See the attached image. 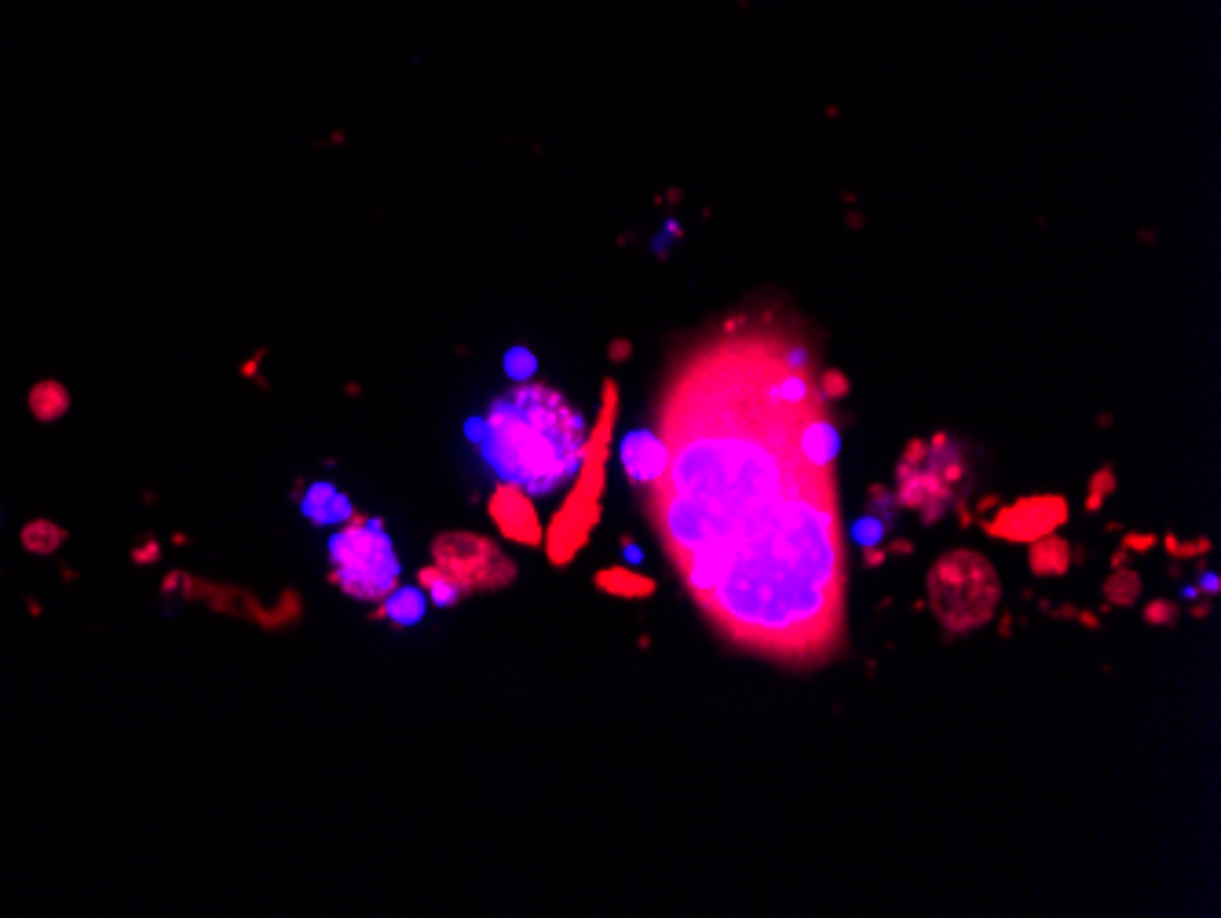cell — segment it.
<instances>
[{
  "label": "cell",
  "instance_id": "9c48e42d",
  "mask_svg": "<svg viewBox=\"0 0 1221 918\" xmlns=\"http://www.w3.org/2000/svg\"><path fill=\"white\" fill-rule=\"evenodd\" d=\"M669 447L666 439L655 432H629L622 439V465H626L633 483H655L666 472Z\"/></svg>",
  "mask_w": 1221,
  "mask_h": 918
},
{
  "label": "cell",
  "instance_id": "4fadbf2b",
  "mask_svg": "<svg viewBox=\"0 0 1221 918\" xmlns=\"http://www.w3.org/2000/svg\"><path fill=\"white\" fill-rule=\"evenodd\" d=\"M70 542V531L63 524H55V520H30V524H22L19 531V545L26 549L30 556H55L63 545Z\"/></svg>",
  "mask_w": 1221,
  "mask_h": 918
},
{
  "label": "cell",
  "instance_id": "7c38bea8",
  "mask_svg": "<svg viewBox=\"0 0 1221 918\" xmlns=\"http://www.w3.org/2000/svg\"><path fill=\"white\" fill-rule=\"evenodd\" d=\"M425 589L421 586H395L388 597L381 600V611L384 619L395 622V626H417V622L425 619Z\"/></svg>",
  "mask_w": 1221,
  "mask_h": 918
},
{
  "label": "cell",
  "instance_id": "8992f818",
  "mask_svg": "<svg viewBox=\"0 0 1221 918\" xmlns=\"http://www.w3.org/2000/svg\"><path fill=\"white\" fill-rule=\"evenodd\" d=\"M611 399L615 392L607 388V410L600 417V428H596V436L589 439V450H585V458H589V480H582V487L574 491V498L567 502L560 516H556L553 524V534H549V553H553L556 564H567L574 553H578V545L589 538V527L596 520V509H600V483H604V443H607V428H611Z\"/></svg>",
  "mask_w": 1221,
  "mask_h": 918
},
{
  "label": "cell",
  "instance_id": "8fae6325",
  "mask_svg": "<svg viewBox=\"0 0 1221 918\" xmlns=\"http://www.w3.org/2000/svg\"><path fill=\"white\" fill-rule=\"evenodd\" d=\"M70 406H74V395L63 381H55V377H44L37 385H30L26 392V410L37 425H55V421H63L70 414Z\"/></svg>",
  "mask_w": 1221,
  "mask_h": 918
},
{
  "label": "cell",
  "instance_id": "2e32d148",
  "mask_svg": "<svg viewBox=\"0 0 1221 918\" xmlns=\"http://www.w3.org/2000/svg\"><path fill=\"white\" fill-rule=\"evenodd\" d=\"M505 374H509V381H516V385L534 381V374H538V359H534L531 348H512V352L505 355Z\"/></svg>",
  "mask_w": 1221,
  "mask_h": 918
},
{
  "label": "cell",
  "instance_id": "9a60e30c",
  "mask_svg": "<svg viewBox=\"0 0 1221 918\" xmlns=\"http://www.w3.org/2000/svg\"><path fill=\"white\" fill-rule=\"evenodd\" d=\"M596 586L607 589V593H618V597H651V589H655L648 578L629 575L622 567H615V571H600V575H596Z\"/></svg>",
  "mask_w": 1221,
  "mask_h": 918
},
{
  "label": "cell",
  "instance_id": "ba28073f",
  "mask_svg": "<svg viewBox=\"0 0 1221 918\" xmlns=\"http://www.w3.org/2000/svg\"><path fill=\"white\" fill-rule=\"evenodd\" d=\"M1064 520L1061 498H1031V502L1009 505L1006 513L995 520L991 531L1002 538H1042Z\"/></svg>",
  "mask_w": 1221,
  "mask_h": 918
},
{
  "label": "cell",
  "instance_id": "5bb4252c",
  "mask_svg": "<svg viewBox=\"0 0 1221 918\" xmlns=\"http://www.w3.org/2000/svg\"><path fill=\"white\" fill-rule=\"evenodd\" d=\"M417 586L425 589V597L432 600V604H439V608H454L457 600L465 597V589L457 586V582H454L450 575H443V571H439L436 564L425 567V571L417 575Z\"/></svg>",
  "mask_w": 1221,
  "mask_h": 918
},
{
  "label": "cell",
  "instance_id": "3957f363",
  "mask_svg": "<svg viewBox=\"0 0 1221 918\" xmlns=\"http://www.w3.org/2000/svg\"><path fill=\"white\" fill-rule=\"evenodd\" d=\"M929 608L947 633H973L995 619L1002 586L995 567L973 549L944 553L925 578Z\"/></svg>",
  "mask_w": 1221,
  "mask_h": 918
},
{
  "label": "cell",
  "instance_id": "6da1fadb",
  "mask_svg": "<svg viewBox=\"0 0 1221 918\" xmlns=\"http://www.w3.org/2000/svg\"><path fill=\"white\" fill-rule=\"evenodd\" d=\"M659 527L706 615L735 644L816 659L841 633L838 428L801 348L713 352L666 417Z\"/></svg>",
  "mask_w": 1221,
  "mask_h": 918
},
{
  "label": "cell",
  "instance_id": "e0dca14e",
  "mask_svg": "<svg viewBox=\"0 0 1221 918\" xmlns=\"http://www.w3.org/2000/svg\"><path fill=\"white\" fill-rule=\"evenodd\" d=\"M132 560H136V564H154V560H158V545L154 542L136 545V549H132Z\"/></svg>",
  "mask_w": 1221,
  "mask_h": 918
},
{
  "label": "cell",
  "instance_id": "7a4b0ae2",
  "mask_svg": "<svg viewBox=\"0 0 1221 918\" xmlns=\"http://www.w3.org/2000/svg\"><path fill=\"white\" fill-rule=\"evenodd\" d=\"M487 465L501 483L527 498L556 494L578 476L589 450L585 417L549 385H516L494 399L483 421L472 425Z\"/></svg>",
  "mask_w": 1221,
  "mask_h": 918
},
{
  "label": "cell",
  "instance_id": "5b68a950",
  "mask_svg": "<svg viewBox=\"0 0 1221 918\" xmlns=\"http://www.w3.org/2000/svg\"><path fill=\"white\" fill-rule=\"evenodd\" d=\"M432 564L450 575L465 593H498L516 582V564L494 538L472 531L439 534L432 542Z\"/></svg>",
  "mask_w": 1221,
  "mask_h": 918
},
{
  "label": "cell",
  "instance_id": "30bf717a",
  "mask_svg": "<svg viewBox=\"0 0 1221 918\" xmlns=\"http://www.w3.org/2000/svg\"><path fill=\"white\" fill-rule=\"evenodd\" d=\"M300 513L308 516L315 527H340L348 524L355 509H351V498L344 491H337L333 483H311L308 491L300 494Z\"/></svg>",
  "mask_w": 1221,
  "mask_h": 918
},
{
  "label": "cell",
  "instance_id": "52a82bcc",
  "mask_svg": "<svg viewBox=\"0 0 1221 918\" xmlns=\"http://www.w3.org/2000/svg\"><path fill=\"white\" fill-rule=\"evenodd\" d=\"M490 516H494L498 531L509 534L512 542H523V545L542 542V524H538V513H534V505L527 502V494H523L520 487L501 483L498 491L490 494Z\"/></svg>",
  "mask_w": 1221,
  "mask_h": 918
},
{
  "label": "cell",
  "instance_id": "277c9868",
  "mask_svg": "<svg viewBox=\"0 0 1221 918\" xmlns=\"http://www.w3.org/2000/svg\"><path fill=\"white\" fill-rule=\"evenodd\" d=\"M326 553H330V582L344 597L384 600L399 586L403 560L395 553L381 520L351 516L348 524H340L337 534H330Z\"/></svg>",
  "mask_w": 1221,
  "mask_h": 918
},
{
  "label": "cell",
  "instance_id": "ac0fdd59",
  "mask_svg": "<svg viewBox=\"0 0 1221 918\" xmlns=\"http://www.w3.org/2000/svg\"><path fill=\"white\" fill-rule=\"evenodd\" d=\"M626 560H629V564H637V560H640V549H637V545H626Z\"/></svg>",
  "mask_w": 1221,
  "mask_h": 918
}]
</instances>
